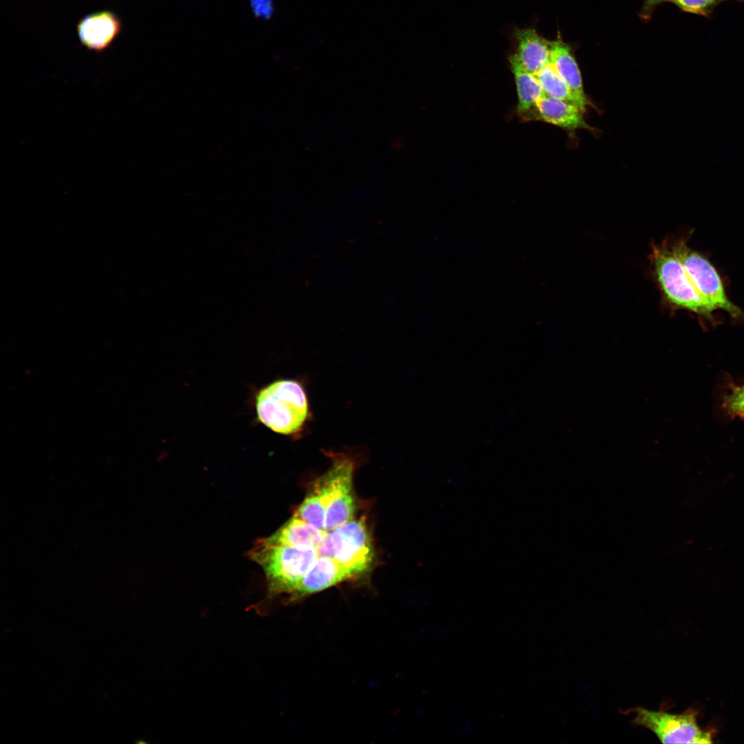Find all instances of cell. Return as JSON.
<instances>
[{"label":"cell","mask_w":744,"mask_h":744,"mask_svg":"<svg viewBox=\"0 0 744 744\" xmlns=\"http://www.w3.org/2000/svg\"><path fill=\"white\" fill-rule=\"evenodd\" d=\"M738 415H741V416H742V417H744V411H741V412H739V413H738Z\"/></svg>","instance_id":"cell-22"},{"label":"cell","mask_w":744,"mask_h":744,"mask_svg":"<svg viewBox=\"0 0 744 744\" xmlns=\"http://www.w3.org/2000/svg\"><path fill=\"white\" fill-rule=\"evenodd\" d=\"M549 64L586 107L588 100L583 91L580 70L570 48L560 39L552 41Z\"/></svg>","instance_id":"cell-13"},{"label":"cell","mask_w":744,"mask_h":744,"mask_svg":"<svg viewBox=\"0 0 744 744\" xmlns=\"http://www.w3.org/2000/svg\"><path fill=\"white\" fill-rule=\"evenodd\" d=\"M353 579L333 558L318 557L289 596L290 601L322 591Z\"/></svg>","instance_id":"cell-8"},{"label":"cell","mask_w":744,"mask_h":744,"mask_svg":"<svg viewBox=\"0 0 744 744\" xmlns=\"http://www.w3.org/2000/svg\"><path fill=\"white\" fill-rule=\"evenodd\" d=\"M255 407L260 423L284 435L298 434L309 416L305 390L294 380H278L261 389L256 396Z\"/></svg>","instance_id":"cell-2"},{"label":"cell","mask_w":744,"mask_h":744,"mask_svg":"<svg viewBox=\"0 0 744 744\" xmlns=\"http://www.w3.org/2000/svg\"><path fill=\"white\" fill-rule=\"evenodd\" d=\"M515 37L517 48L514 54L527 72L535 74L549 63L552 41L533 28L518 29Z\"/></svg>","instance_id":"cell-11"},{"label":"cell","mask_w":744,"mask_h":744,"mask_svg":"<svg viewBox=\"0 0 744 744\" xmlns=\"http://www.w3.org/2000/svg\"><path fill=\"white\" fill-rule=\"evenodd\" d=\"M648 260L663 303L671 309L686 310L713 320L715 310L696 289L667 239L652 244Z\"/></svg>","instance_id":"cell-1"},{"label":"cell","mask_w":744,"mask_h":744,"mask_svg":"<svg viewBox=\"0 0 744 744\" xmlns=\"http://www.w3.org/2000/svg\"><path fill=\"white\" fill-rule=\"evenodd\" d=\"M673 1V0H646L645 1V8L647 9H650L651 7H652L655 4L659 3L660 2H662V1Z\"/></svg>","instance_id":"cell-21"},{"label":"cell","mask_w":744,"mask_h":744,"mask_svg":"<svg viewBox=\"0 0 744 744\" xmlns=\"http://www.w3.org/2000/svg\"><path fill=\"white\" fill-rule=\"evenodd\" d=\"M315 548L318 557H329L333 558L329 532L325 534L323 539Z\"/></svg>","instance_id":"cell-20"},{"label":"cell","mask_w":744,"mask_h":744,"mask_svg":"<svg viewBox=\"0 0 744 744\" xmlns=\"http://www.w3.org/2000/svg\"><path fill=\"white\" fill-rule=\"evenodd\" d=\"M534 75L539 82L544 94L577 105L584 112L586 107L549 63Z\"/></svg>","instance_id":"cell-15"},{"label":"cell","mask_w":744,"mask_h":744,"mask_svg":"<svg viewBox=\"0 0 744 744\" xmlns=\"http://www.w3.org/2000/svg\"><path fill=\"white\" fill-rule=\"evenodd\" d=\"M331 459L327 471L318 479L313 488L326 508L325 530L331 531L353 519L355 499L353 478L355 462L344 453H325Z\"/></svg>","instance_id":"cell-4"},{"label":"cell","mask_w":744,"mask_h":744,"mask_svg":"<svg viewBox=\"0 0 744 744\" xmlns=\"http://www.w3.org/2000/svg\"><path fill=\"white\" fill-rule=\"evenodd\" d=\"M510 63L517 90V109L519 112H526L544 93L535 76L521 65L515 54L510 56Z\"/></svg>","instance_id":"cell-14"},{"label":"cell","mask_w":744,"mask_h":744,"mask_svg":"<svg viewBox=\"0 0 744 744\" xmlns=\"http://www.w3.org/2000/svg\"><path fill=\"white\" fill-rule=\"evenodd\" d=\"M249 5L255 17L269 19L274 12L273 0H249Z\"/></svg>","instance_id":"cell-18"},{"label":"cell","mask_w":744,"mask_h":744,"mask_svg":"<svg viewBox=\"0 0 744 744\" xmlns=\"http://www.w3.org/2000/svg\"><path fill=\"white\" fill-rule=\"evenodd\" d=\"M76 29L79 39L85 47L101 52L107 48L121 32V22L112 11H98L83 17Z\"/></svg>","instance_id":"cell-9"},{"label":"cell","mask_w":744,"mask_h":744,"mask_svg":"<svg viewBox=\"0 0 744 744\" xmlns=\"http://www.w3.org/2000/svg\"><path fill=\"white\" fill-rule=\"evenodd\" d=\"M293 515L318 529L325 530L326 508L321 497L313 488Z\"/></svg>","instance_id":"cell-16"},{"label":"cell","mask_w":744,"mask_h":744,"mask_svg":"<svg viewBox=\"0 0 744 744\" xmlns=\"http://www.w3.org/2000/svg\"><path fill=\"white\" fill-rule=\"evenodd\" d=\"M531 110H535L537 119L562 128L591 129L579 107L546 94L535 102Z\"/></svg>","instance_id":"cell-10"},{"label":"cell","mask_w":744,"mask_h":744,"mask_svg":"<svg viewBox=\"0 0 744 744\" xmlns=\"http://www.w3.org/2000/svg\"><path fill=\"white\" fill-rule=\"evenodd\" d=\"M726 404L734 413L744 411V386L735 388L728 395Z\"/></svg>","instance_id":"cell-19"},{"label":"cell","mask_w":744,"mask_h":744,"mask_svg":"<svg viewBox=\"0 0 744 744\" xmlns=\"http://www.w3.org/2000/svg\"><path fill=\"white\" fill-rule=\"evenodd\" d=\"M249 557L264 570L271 595L290 596L318 555L315 548L276 545L260 539Z\"/></svg>","instance_id":"cell-3"},{"label":"cell","mask_w":744,"mask_h":744,"mask_svg":"<svg viewBox=\"0 0 744 744\" xmlns=\"http://www.w3.org/2000/svg\"><path fill=\"white\" fill-rule=\"evenodd\" d=\"M329 533L333 559L353 578L369 570L375 555L363 517L352 519Z\"/></svg>","instance_id":"cell-7"},{"label":"cell","mask_w":744,"mask_h":744,"mask_svg":"<svg viewBox=\"0 0 744 744\" xmlns=\"http://www.w3.org/2000/svg\"><path fill=\"white\" fill-rule=\"evenodd\" d=\"M633 723L654 733L663 743H712L713 732L701 728L697 714L688 709L681 714L650 710L637 707L632 709Z\"/></svg>","instance_id":"cell-6"},{"label":"cell","mask_w":744,"mask_h":744,"mask_svg":"<svg viewBox=\"0 0 744 744\" xmlns=\"http://www.w3.org/2000/svg\"><path fill=\"white\" fill-rule=\"evenodd\" d=\"M666 239L703 298L714 310L725 311L736 318L743 316L741 309L727 297L721 276L709 260L690 248L684 237Z\"/></svg>","instance_id":"cell-5"},{"label":"cell","mask_w":744,"mask_h":744,"mask_svg":"<svg viewBox=\"0 0 744 744\" xmlns=\"http://www.w3.org/2000/svg\"><path fill=\"white\" fill-rule=\"evenodd\" d=\"M724 1L727 0H673V2L685 12L707 15L714 7Z\"/></svg>","instance_id":"cell-17"},{"label":"cell","mask_w":744,"mask_h":744,"mask_svg":"<svg viewBox=\"0 0 744 744\" xmlns=\"http://www.w3.org/2000/svg\"><path fill=\"white\" fill-rule=\"evenodd\" d=\"M327 532L318 529L293 515L277 531L263 539L276 545L316 548Z\"/></svg>","instance_id":"cell-12"}]
</instances>
